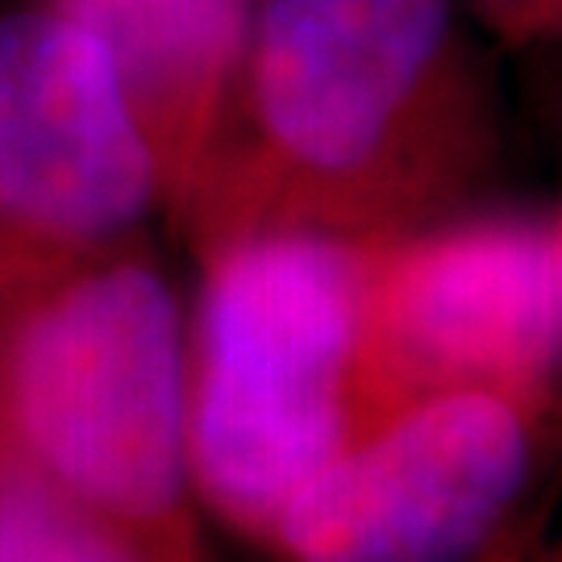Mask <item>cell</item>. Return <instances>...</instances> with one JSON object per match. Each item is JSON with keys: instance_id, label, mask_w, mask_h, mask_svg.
I'll list each match as a JSON object with an SVG mask.
<instances>
[{"instance_id": "obj_6", "label": "cell", "mask_w": 562, "mask_h": 562, "mask_svg": "<svg viewBox=\"0 0 562 562\" xmlns=\"http://www.w3.org/2000/svg\"><path fill=\"white\" fill-rule=\"evenodd\" d=\"M155 213L159 162L101 42L46 4L0 13V267L101 255Z\"/></svg>"}, {"instance_id": "obj_8", "label": "cell", "mask_w": 562, "mask_h": 562, "mask_svg": "<svg viewBox=\"0 0 562 562\" xmlns=\"http://www.w3.org/2000/svg\"><path fill=\"white\" fill-rule=\"evenodd\" d=\"M0 562H176L138 529L0 450Z\"/></svg>"}, {"instance_id": "obj_3", "label": "cell", "mask_w": 562, "mask_h": 562, "mask_svg": "<svg viewBox=\"0 0 562 562\" xmlns=\"http://www.w3.org/2000/svg\"><path fill=\"white\" fill-rule=\"evenodd\" d=\"M375 238L250 229L196 250L188 475L196 508L262 546L283 501L367 429L359 346Z\"/></svg>"}, {"instance_id": "obj_2", "label": "cell", "mask_w": 562, "mask_h": 562, "mask_svg": "<svg viewBox=\"0 0 562 562\" xmlns=\"http://www.w3.org/2000/svg\"><path fill=\"white\" fill-rule=\"evenodd\" d=\"M0 450L176 562H204L188 313L146 238L0 280Z\"/></svg>"}, {"instance_id": "obj_4", "label": "cell", "mask_w": 562, "mask_h": 562, "mask_svg": "<svg viewBox=\"0 0 562 562\" xmlns=\"http://www.w3.org/2000/svg\"><path fill=\"white\" fill-rule=\"evenodd\" d=\"M562 222L554 204L446 213L371 246L359 396L367 429L438 392L559 408Z\"/></svg>"}, {"instance_id": "obj_9", "label": "cell", "mask_w": 562, "mask_h": 562, "mask_svg": "<svg viewBox=\"0 0 562 562\" xmlns=\"http://www.w3.org/2000/svg\"><path fill=\"white\" fill-rule=\"evenodd\" d=\"M562 0H487L492 18L501 21L508 34H546L559 25Z\"/></svg>"}, {"instance_id": "obj_5", "label": "cell", "mask_w": 562, "mask_h": 562, "mask_svg": "<svg viewBox=\"0 0 562 562\" xmlns=\"http://www.w3.org/2000/svg\"><path fill=\"white\" fill-rule=\"evenodd\" d=\"M554 408L462 387L396 408L283 501L280 562H480L538 480Z\"/></svg>"}, {"instance_id": "obj_7", "label": "cell", "mask_w": 562, "mask_h": 562, "mask_svg": "<svg viewBox=\"0 0 562 562\" xmlns=\"http://www.w3.org/2000/svg\"><path fill=\"white\" fill-rule=\"evenodd\" d=\"M113 59L155 150L162 217L176 225L234 109L259 0H38Z\"/></svg>"}, {"instance_id": "obj_11", "label": "cell", "mask_w": 562, "mask_h": 562, "mask_svg": "<svg viewBox=\"0 0 562 562\" xmlns=\"http://www.w3.org/2000/svg\"><path fill=\"white\" fill-rule=\"evenodd\" d=\"M0 280H9V271H4V267H0Z\"/></svg>"}, {"instance_id": "obj_10", "label": "cell", "mask_w": 562, "mask_h": 562, "mask_svg": "<svg viewBox=\"0 0 562 562\" xmlns=\"http://www.w3.org/2000/svg\"><path fill=\"white\" fill-rule=\"evenodd\" d=\"M487 562H559V559H554V554H542V550H538V554H525V550L501 546V550H496V554H492Z\"/></svg>"}, {"instance_id": "obj_1", "label": "cell", "mask_w": 562, "mask_h": 562, "mask_svg": "<svg viewBox=\"0 0 562 562\" xmlns=\"http://www.w3.org/2000/svg\"><path fill=\"white\" fill-rule=\"evenodd\" d=\"M492 150L454 0H259L225 134L176 229L192 250L283 225L392 238L459 213Z\"/></svg>"}]
</instances>
